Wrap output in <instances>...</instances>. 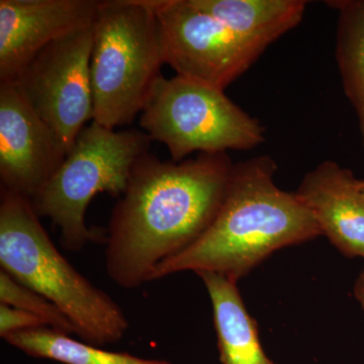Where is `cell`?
<instances>
[{"label":"cell","instance_id":"7a4b0ae2","mask_svg":"<svg viewBox=\"0 0 364 364\" xmlns=\"http://www.w3.org/2000/svg\"><path fill=\"white\" fill-rule=\"evenodd\" d=\"M277 170L269 155L235 164L210 226L188 248L158 265L152 282L179 272H208L238 282L275 251L322 235L294 191L277 186Z\"/></svg>","mask_w":364,"mask_h":364},{"label":"cell","instance_id":"9c48e42d","mask_svg":"<svg viewBox=\"0 0 364 364\" xmlns=\"http://www.w3.org/2000/svg\"><path fill=\"white\" fill-rule=\"evenodd\" d=\"M66 154L16 81H0V188L32 200Z\"/></svg>","mask_w":364,"mask_h":364},{"label":"cell","instance_id":"277c9868","mask_svg":"<svg viewBox=\"0 0 364 364\" xmlns=\"http://www.w3.org/2000/svg\"><path fill=\"white\" fill-rule=\"evenodd\" d=\"M93 122L114 130L141 114L164 55L153 0H102L92 25Z\"/></svg>","mask_w":364,"mask_h":364},{"label":"cell","instance_id":"ac0fdd59","mask_svg":"<svg viewBox=\"0 0 364 364\" xmlns=\"http://www.w3.org/2000/svg\"><path fill=\"white\" fill-rule=\"evenodd\" d=\"M353 296L356 301L360 306V308L364 311V267L359 273L358 279L355 280V284L353 286Z\"/></svg>","mask_w":364,"mask_h":364},{"label":"cell","instance_id":"5bb4252c","mask_svg":"<svg viewBox=\"0 0 364 364\" xmlns=\"http://www.w3.org/2000/svg\"><path fill=\"white\" fill-rule=\"evenodd\" d=\"M338 13L336 57L342 86L356 117L364 147V0H329Z\"/></svg>","mask_w":364,"mask_h":364},{"label":"cell","instance_id":"9a60e30c","mask_svg":"<svg viewBox=\"0 0 364 364\" xmlns=\"http://www.w3.org/2000/svg\"><path fill=\"white\" fill-rule=\"evenodd\" d=\"M4 340L33 358L63 364H173L161 359L139 358L127 352L105 350L49 327L13 333Z\"/></svg>","mask_w":364,"mask_h":364},{"label":"cell","instance_id":"30bf717a","mask_svg":"<svg viewBox=\"0 0 364 364\" xmlns=\"http://www.w3.org/2000/svg\"><path fill=\"white\" fill-rule=\"evenodd\" d=\"M97 0H0V81L16 80L45 47L95 23Z\"/></svg>","mask_w":364,"mask_h":364},{"label":"cell","instance_id":"8992f818","mask_svg":"<svg viewBox=\"0 0 364 364\" xmlns=\"http://www.w3.org/2000/svg\"><path fill=\"white\" fill-rule=\"evenodd\" d=\"M140 127L152 141L168 148L172 161L198 152L249 151L265 142V128L225 90L174 76H160L140 114Z\"/></svg>","mask_w":364,"mask_h":364},{"label":"cell","instance_id":"e0dca14e","mask_svg":"<svg viewBox=\"0 0 364 364\" xmlns=\"http://www.w3.org/2000/svg\"><path fill=\"white\" fill-rule=\"evenodd\" d=\"M40 327H47V326L37 316L21 309L0 304V337L2 339L13 333Z\"/></svg>","mask_w":364,"mask_h":364},{"label":"cell","instance_id":"d6986e66","mask_svg":"<svg viewBox=\"0 0 364 364\" xmlns=\"http://www.w3.org/2000/svg\"><path fill=\"white\" fill-rule=\"evenodd\" d=\"M361 184H363V191H364V181H361Z\"/></svg>","mask_w":364,"mask_h":364},{"label":"cell","instance_id":"5b68a950","mask_svg":"<svg viewBox=\"0 0 364 364\" xmlns=\"http://www.w3.org/2000/svg\"><path fill=\"white\" fill-rule=\"evenodd\" d=\"M151 142L145 132H117L93 121L80 132L54 176L31 200L39 217L58 228L64 248L77 252L90 243H105V230L86 225L88 205L102 193L119 200Z\"/></svg>","mask_w":364,"mask_h":364},{"label":"cell","instance_id":"2e32d148","mask_svg":"<svg viewBox=\"0 0 364 364\" xmlns=\"http://www.w3.org/2000/svg\"><path fill=\"white\" fill-rule=\"evenodd\" d=\"M0 304L33 314L51 329L74 334L70 321L54 304L2 269H0Z\"/></svg>","mask_w":364,"mask_h":364},{"label":"cell","instance_id":"7c38bea8","mask_svg":"<svg viewBox=\"0 0 364 364\" xmlns=\"http://www.w3.org/2000/svg\"><path fill=\"white\" fill-rule=\"evenodd\" d=\"M212 301L222 364H275L261 346L257 322L248 313L238 282L214 272L196 273Z\"/></svg>","mask_w":364,"mask_h":364},{"label":"cell","instance_id":"52a82bcc","mask_svg":"<svg viewBox=\"0 0 364 364\" xmlns=\"http://www.w3.org/2000/svg\"><path fill=\"white\" fill-rule=\"evenodd\" d=\"M92 39L91 26L54 41L14 80L66 155L85 124L93 121Z\"/></svg>","mask_w":364,"mask_h":364},{"label":"cell","instance_id":"ba28073f","mask_svg":"<svg viewBox=\"0 0 364 364\" xmlns=\"http://www.w3.org/2000/svg\"><path fill=\"white\" fill-rule=\"evenodd\" d=\"M164 55L177 76L225 90L262 53L191 0H153Z\"/></svg>","mask_w":364,"mask_h":364},{"label":"cell","instance_id":"3957f363","mask_svg":"<svg viewBox=\"0 0 364 364\" xmlns=\"http://www.w3.org/2000/svg\"><path fill=\"white\" fill-rule=\"evenodd\" d=\"M0 267L49 299L74 334L95 346L117 343L130 328L119 304L62 255L30 198L0 188Z\"/></svg>","mask_w":364,"mask_h":364},{"label":"cell","instance_id":"4fadbf2b","mask_svg":"<svg viewBox=\"0 0 364 364\" xmlns=\"http://www.w3.org/2000/svg\"><path fill=\"white\" fill-rule=\"evenodd\" d=\"M261 53L303 21L306 0H191Z\"/></svg>","mask_w":364,"mask_h":364},{"label":"cell","instance_id":"6da1fadb","mask_svg":"<svg viewBox=\"0 0 364 364\" xmlns=\"http://www.w3.org/2000/svg\"><path fill=\"white\" fill-rule=\"evenodd\" d=\"M234 165L228 153L181 162L141 157L105 229L112 282L138 289L152 282L158 265L191 245L221 207Z\"/></svg>","mask_w":364,"mask_h":364},{"label":"cell","instance_id":"8fae6325","mask_svg":"<svg viewBox=\"0 0 364 364\" xmlns=\"http://www.w3.org/2000/svg\"><path fill=\"white\" fill-rule=\"evenodd\" d=\"M294 193L342 255L364 259V191L350 169L324 160L306 172Z\"/></svg>","mask_w":364,"mask_h":364}]
</instances>
